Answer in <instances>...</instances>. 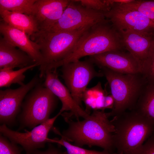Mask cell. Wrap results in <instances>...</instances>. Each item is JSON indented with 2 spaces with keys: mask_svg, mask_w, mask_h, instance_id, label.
<instances>
[{
  "mask_svg": "<svg viewBox=\"0 0 154 154\" xmlns=\"http://www.w3.org/2000/svg\"><path fill=\"white\" fill-rule=\"evenodd\" d=\"M90 59L99 68L106 67L123 74L142 73L141 63L129 52L111 51L90 56Z\"/></svg>",
  "mask_w": 154,
  "mask_h": 154,
  "instance_id": "cell-13",
  "label": "cell"
},
{
  "mask_svg": "<svg viewBox=\"0 0 154 154\" xmlns=\"http://www.w3.org/2000/svg\"><path fill=\"white\" fill-rule=\"evenodd\" d=\"M70 1L68 0H36L32 16L39 31L49 30L60 18Z\"/></svg>",
  "mask_w": 154,
  "mask_h": 154,
  "instance_id": "cell-14",
  "label": "cell"
},
{
  "mask_svg": "<svg viewBox=\"0 0 154 154\" xmlns=\"http://www.w3.org/2000/svg\"><path fill=\"white\" fill-rule=\"evenodd\" d=\"M113 1L111 9L104 14L116 30L154 35V21L135 9Z\"/></svg>",
  "mask_w": 154,
  "mask_h": 154,
  "instance_id": "cell-8",
  "label": "cell"
},
{
  "mask_svg": "<svg viewBox=\"0 0 154 154\" xmlns=\"http://www.w3.org/2000/svg\"><path fill=\"white\" fill-rule=\"evenodd\" d=\"M76 1L87 8L105 13L111 9L110 0H81Z\"/></svg>",
  "mask_w": 154,
  "mask_h": 154,
  "instance_id": "cell-24",
  "label": "cell"
},
{
  "mask_svg": "<svg viewBox=\"0 0 154 154\" xmlns=\"http://www.w3.org/2000/svg\"><path fill=\"white\" fill-rule=\"evenodd\" d=\"M106 19L104 13L85 7L70 0L60 18L49 31H72L90 27Z\"/></svg>",
  "mask_w": 154,
  "mask_h": 154,
  "instance_id": "cell-9",
  "label": "cell"
},
{
  "mask_svg": "<svg viewBox=\"0 0 154 154\" xmlns=\"http://www.w3.org/2000/svg\"><path fill=\"white\" fill-rule=\"evenodd\" d=\"M95 108L104 110L106 108L112 109L114 104V100L111 95L101 96L98 97L95 101Z\"/></svg>",
  "mask_w": 154,
  "mask_h": 154,
  "instance_id": "cell-28",
  "label": "cell"
},
{
  "mask_svg": "<svg viewBox=\"0 0 154 154\" xmlns=\"http://www.w3.org/2000/svg\"><path fill=\"white\" fill-rule=\"evenodd\" d=\"M48 143H57L64 147L68 154H117L116 152L111 153L105 150L98 151L86 149L72 144L62 138L60 139L48 138Z\"/></svg>",
  "mask_w": 154,
  "mask_h": 154,
  "instance_id": "cell-22",
  "label": "cell"
},
{
  "mask_svg": "<svg viewBox=\"0 0 154 154\" xmlns=\"http://www.w3.org/2000/svg\"><path fill=\"white\" fill-rule=\"evenodd\" d=\"M58 98L41 82L27 95L18 116V131L25 127L33 128L49 119L56 108Z\"/></svg>",
  "mask_w": 154,
  "mask_h": 154,
  "instance_id": "cell-6",
  "label": "cell"
},
{
  "mask_svg": "<svg viewBox=\"0 0 154 154\" xmlns=\"http://www.w3.org/2000/svg\"><path fill=\"white\" fill-rule=\"evenodd\" d=\"M142 74L147 83L154 82V48L149 57L142 63Z\"/></svg>",
  "mask_w": 154,
  "mask_h": 154,
  "instance_id": "cell-25",
  "label": "cell"
},
{
  "mask_svg": "<svg viewBox=\"0 0 154 154\" xmlns=\"http://www.w3.org/2000/svg\"><path fill=\"white\" fill-rule=\"evenodd\" d=\"M0 32L6 41L25 52L35 62L39 63L40 65L42 57L40 47L25 32L2 20L0 23Z\"/></svg>",
  "mask_w": 154,
  "mask_h": 154,
  "instance_id": "cell-16",
  "label": "cell"
},
{
  "mask_svg": "<svg viewBox=\"0 0 154 154\" xmlns=\"http://www.w3.org/2000/svg\"><path fill=\"white\" fill-rule=\"evenodd\" d=\"M42 78L36 74L27 84L15 89L0 90V122L7 126L14 125L21 111V106L27 94Z\"/></svg>",
  "mask_w": 154,
  "mask_h": 154,
  "instance_id": "cell-11",
  "label": "cell"
},
{
  "mask_svg": "<svg viewBox=\"0 0 154 154\" xmlns=\"http://www.w3.org/2000/svg\"><path fill=\"white\" fill-rule=\"evenodd\" d=\"M0 15L1 20L24 32L29 37L39 31L37 22L32 15L7 10H0Z\"/></svg>",
  "mask_w": 154,
  "mask_h": 154,
  "instance_id": "cell-18",
  "label": "cell"
},
{
  "mask_svg": "<svg viewBox=\"0 0 154 154\" xmlns=\"http://www.w3.org/2000/svg\"><path fill=\"white\" fill-rule=\"evenodd\" d=\"M21 151L17 144L11 142L0 134V154H21Z\"/></svg>",
  "mask_w": 154,
  "mask_h": 154,
  "instance_id": "cell-27",
  "label": "cell"
},
{
  "mask_svg": "<svg viewBox=\"0 0 154 154\" xmlns=\"http://www.w3.org/2000/svg\"><path fill=\"white\" fill-rule=\"evenodd\" d=\"M89 59L65 64L62 66L61 77L76 103L82 106L83 94L90 81L96 77L104 76L95 69Z\"/></svg>",
  "mask_w": 154,
  "mask_h": 154,
  "instance_id": "cell-7",
  "label": "cell"
},
{
  "mask_svg": "<svg viewBox=\"0 0 154 154\" xmlns=\"http://www.w3.org/2000/svg\"><path fill=\"white\" fill-rule=\"evenodd\" d=\"M91 27L66 31H39L32 35L31 39L39 45L42 55L39 77L43 78L46 71L61 66L80 37Z\"/></svg>",
  "mask_w": 154,
  "mask_h": 154,
  "instance_id": "cell-2",
  "label": "cell"
},
{
  "mask_svg": "<svg viewBox=\"0 0 154 154\" xmlns=\"http://www.w3.org/2000/svg\"><path fill=\"white\" fill-rule=\"evenodd\" d=\"M100 68L108 81L114 100L112 111L108 112L109 117L133 109L147 83L142 74H123L106 67Z\"/></svg>",
  "mask_w": 154,
  "mask_h": 154,
  "instance_id": "cell-5",
  "label": "cell"
},
{
  "mask_svg": "<svg viewBox=\"0 0 154 154\" xmlns=\"http://www.w3.org/2000/svg\"><path fill=\"white\" fill-rule=\"evenodd\" d=\"M108 113L104 110H94L82 121L72 119L64 120L68 128L61 133L56 128L53 130L61 138L80 147L87 145L97 146L111 153L116 150L114 136L115 129Z\"/></svg>",
  "mask_w": 154,
  "mask_h": 154,
  "instance_id": "cell-1",
  "label": "cell"
},
{
  "mask_svg": "<svg viewBox=\"0 0 154 154\" xmlns=\"http://www.w3.org/2000/svg\"><path fill=\"white\" fill-rule=\"evenodd\" d=\"M114 140L117 154H131L154 132V123L133 109L113 117Z\"/></svg>",
  "mask_w": 154,
  "mask_h": 154,
  "instance_id": "cell-3",
  "label": "cell"
},
{
  "mask_svg": "<svg viewBox=\"0 0 154 154\" xmlns=\"http://www.w3.org/2000/svg\"><path fill=\"white\" fill-rule=\"evenodd\" d=\"M36 0H0V10L32 15Z\"/></svg>",
  "mask_w": 154,
  "mask_h": 154,
  "instance_id": "cell-21",
  "label": "cell"
},
{
  "mask_svg": "<svg viewBox=\"0 0 154 154\" xmlns=\"http://www.w3.org/2000/svg\"><path fill=\"white\" fill-rule=\"evenodd\" d=\"M60 151L51 145H49L48 148L44 151L36 150L32 154H60Z\"/></svg>",
  "mask_w": 154,
  "mask_h": 154,
  "instance_id": "cell-30",
  "label": "cell"
},
{
  "mask_svg": "<svg viewBox=\"0 0 154 154\" xmlns=\"http://www.w3.org/2000/svg\"><path fill=\"white\" fill-rule=\"evenodd\" d=\"M39 65V63H36L16 70L11 68L0 69V87H9L13 84L23 85L25 84L23 82L25 78L24 73Z\"/></svg>",
  "mask_w": 154,
  "mask_h": 154,
  "instance_id": "cell-20",
  "label": "cell"
},
{
  "mask_svg": "<svg viewBox=\"0 0 154 154\" xmlns=\"http://www.w3.org/2000/svg\"><path fill=\"white\" fill-rule=\"evenodd\" d=\"M60 154H68L67 153V152L66 151L64 152H61L60 151Z\"/></svg>",
  "mask_w": 154,
  "mask_h": 154,
  "instance_id": "cell-31",
  "label": "cell"
},
{
  "mask_svg": "<svg viewBox=\"0 0 154 154\" xmlns=\"http://www.w3.org/2000/svg\"><path fill=\"white\" fill-rule=\"evenodd\" d=\"M36 63L25 52L0 38V69L21 68Z\"/></svg>",
  "mask_w": 154,
  "mask_h": 154,
  "instance_id": "cell-17",
  "label": "cell"
},
{
  "mask_svg": "<svg viewBox=\"0 0 154 154\" xmlns=\"http://www.w3.org/2000/svg\"><path fill=\"white\" fill-rule=\"evenodd\" d=\"M60 112L54 117L35 127L30 131L22 133L10 129L5 124L0 126L1 134L11 142L21 145L27 154H32L38 149L44 147L48 143V133L53 127L57 118L60 115Z\"/></svg>",
  "mask_w": 154,
  "mask_h": 154,
  "instance_id": "cell-10",
  "label": "cell"
},
{
  "mask_svg": "<svg viewBox=\"0 0 154 154\" xmlns=\"http://www.w3.org/2000/svg\"><path fill=\"white\" fill-rule=\"evenodd\" d=\"M118 32L124 48L142 64L154 48V35L129 30Z\"/></svg>",
  "mask_w": 154,
  "mask_h": 154,
  "instance_id": "cell-15",
  "label": "cell"
},
{
  "mask_svg": "<svg viewBox=\"0 0 154 154\" xmlns=\"http://www.w3.org/2000/svg\"><path fill=\"white\" fill-rule=\"evenodd\" d=\"M45 80L42 83L44 86L55 95L62 103L60 111L64 119H71L73 117L78 120L79 117H88L90 114L78 105L73 98L69 90L60 80L56 69L46 71Z\"/></svg>",
  "mask_w": 154,
  "mask_h": 154,
  "instance_id": "cell-12",
  "label": "cell"
},
{
  "mask_svg": "<svg viewBox=\"0 0 154 154\" xmlns=\"http://www.w3.org/2000/svg\"><path fill=\"white\" fill-rule=\"evenodd\" d=\"M107 95V92L102 88L101 83L99 82L94 87L86 89L83 95L82 101L85 103L88 101H93L94 103L98 97Z\"/></svg>",
  "mask_w": 154,
  "mask_h": 154,
  "instance_id": "cell-26",
  "label": "cell"
},
{
  "mask_svg": "<svg viewBox=\"0 0 154 154\" xmlns=\"http://www.w3.org/2000/svg\"><path fill=\"white\" fill-rule=\"evenodd\" d=\"M133 109L154 123V82H147Z\"/></svg>",
  "mask_w": 154,
  "mask_h": 154,
  "instance_id": "cell-19",
  "label": "cell"
},
{
  "mask_svg": "<svg viewBox=\"0 0 154 154\" xmlns=\"http://www.w3.org/2000/svg\"><path fill=\"white\" fill-rule=\"evenodd\" d=\"M124 48L119 32L106 19L92 25L83 33L62 66L85 56L121 50Z\"/></svg>",
  "mask_w": 154,
  "mask_h": 154,
  "instance_id": "cell-4",
  "label": "cell"
},
{
  "mask_svg": "<svg viewBox=\"0 0 154 154\" xmlns=\"http://www.w3.org/2000/svg\"><path fill=\"white\" fill-rule=\"evenodd\" d=\"M131 154H154V132L144 143Z\"/></svg>",
  "mask_w": 154,
  "mask_h": 154,
  "instance_id": "cell-29",
  "label": "cell"
},
{
  "mask_svg": "<svg viewBox=\"0 0 154 154\" xmlns=\"http://www.w3.org/2000/svg\"><path fill=\"white\" fill-rule=\"evenodd\" d=\"M121 3L138 11L154 21V0H132L128 3Z\"/></svg>",
  "mask_w": 154,
  "mask_h": 154,
  "instance_id": "cell-23",
  "label": "cell"
}]
</instances>
